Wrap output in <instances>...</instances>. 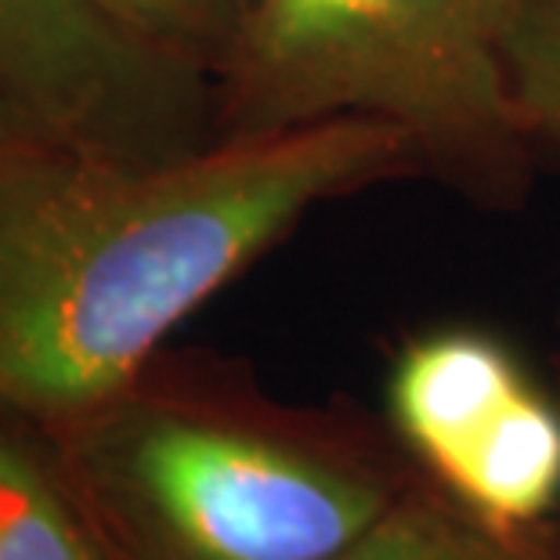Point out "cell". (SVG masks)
<instances>
[{"label": "cell", "instance_id": "obj_3", "mask_svg": "<svg viewBox=\"0 0 560 560\" xmlns=\"http://www.w3.org/2000/svg\"><path fill=\"white\" fill-rule=\"evenodd\" d=\"M528 0H254L218 73V138L384 120L441 160H503L528 130L510 33Z\"/></svg>", "mask_w": 560, "mask_h": 560}, {"label": "cell", "instance_id": "obj_9", "mask_svg": "<svg viewBox=\"0 0 560 560\" xmlns=\"http://www.w3.org/2000/svg\"><path fill=\"white\" fill-rule=\"evenodd\" d=\"M510 88L528 138H560V4L521 8L510 33Z\"/></svg>", "mask_w": 560, "mask_h": 560}, {"label": "cell", "instance_id": "obj_11", "mask_svg": "<svg viewBox=\"0 0 560 560\" xmlns=\"http://www.w3.org/2000/svg\"><path fill=\"white\" fill-rule=\"evenodd\" d=\"M546 4H560V0H546Z\"/></svg>", "mask_w": 560, "mask_h": 560}, {"label": "cell", "instance_id": "obj_6", "mask_svg": "<svg viewBox=\"0 0 560 560\" xmlns=\"http://www.w3.org/2000/svg\"><path fill=\"white\" fill-rule=\"evenodd\" d=\"M0 560H109L44 423L0 401Z\"/></svg>", "mask_w": 560, "mask_h": 560}, {"label": "cell", "instance_id": "obj_4", "mask_svg": "<svg viewBox=\"0 0 560 560\" xmlns=\"http://www.w3.org/2000/svg\"><path fill=\"white\" fill-rule=\"evenodd\" d=\"M0 94L47 145L174 160L218 138V80L94 0H0Z\"/></svg>", "mask_w": 560, "mask_h": 560}, {"label": "cell", "instance_id": "obj_5", "mask_svg": "<svg viewBox=\"0 0 560 560\" xmlns=\"http://www.w3.org/2000/svg\"><path fill=\"white\" fill-rule=\"evenodd\" d=\"M532 384L517 354L492 332H420L390 362L387 431L427 481L448 485Z\"/></svg>", "mask_w": 560, "mask_h": 560}, {"label": "cell", "instance_id": "obj_2", "mask_svg": "<svg viewBox=\"0 0 560 560\" xmlns=\"http://www.w3.org/2000/svg\"><path fill=\"white\" fill-rule=\"evenodd\" d=\"M44 431L109 560H326L420 478L365 420L163 351Z\"/></svg>", "mask_w": 560, "mask_h": 560}, {"label": "cell", "instance_id": "obj_8", "mask_svg": "<svg viewBox=\"0 0 560 560\" xmlns=\"http://www.w3.org/2000/svg\"><path fill=\"white\" fill-rule=\"evenodd\" d=\"M94 4L138 40L218 80L254 0H94Z\"/></svg>", "mask_w": 560, "mask_h": 560}, {"label": "cell", "instance_id": "obj_10", "mask_svg": "<svg viewBox=\"0 0 560 560\" xmlns=\"http://www.w3.org/2000/svg\"><path fill=\"white\" fill-rule=\"evenodd\" d=\"M33 145H47V141L26 124V116L0 94V166L22 156V152H30Z\"/></svg>", "mask_w": 560, "mask_h": 560}, {"label": "cell", "instance_id": "obj_1", "mask_svg": "<svg viewBox=\"0 0 560 560\" xmlns=\"http://www.w3.org/2000/svg\"><path fill=\"white\" fill-rule=\"evenodd\" d=\"M416 156L384 120L152 163L33 145L0 166V401L44 427L88 412L296 221Z\"/></svg>", "mask_w": 560, "mask_h": 560}, {"label": "cell", "instance_id": "obj_7", "mask_svg": "<svg viewBox=\"0 0 560 560\" xmlns=\"http://www.w3.org/2000/svg\"><path fill=\"white\" fill-rule=\"evenodd\" d=\"M326 560H560V528H503L423 474Z\"/></svg>", "mask_w": 560, "mask_h": 560}]
</instances>
